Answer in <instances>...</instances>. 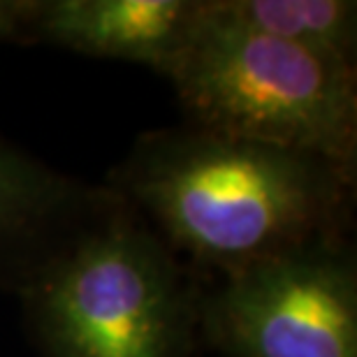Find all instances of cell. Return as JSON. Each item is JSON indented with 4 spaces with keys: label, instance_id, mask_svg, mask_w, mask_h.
I'll list each match as a JSON object with an SVG mask.
<instances>
[{
    "label": "cell",
    "instance_id": "cell-1",
    "mask_svg": "<svg viewBox=\"0 0 357 357\" xmlns=\"http://www.w3.org/2000/svg\"><path fill=\"white\" fill-rule=\"evenodd\" d=\"M105 185L202 278L353 237L355 167L185 121L139 135Z\"/></svg>",
    "mask_w": 357,
    "mask_h": 357
},
{
    "label": "cell",
    "instance_id": "cell-2",
    "mask_svg": "<svg viewBox=\"0 0 357 357\" xmlns=\"http://www.w3.org/2000/svg\"><path fill=\"white\" fill-rule=\"evenodd\" d=\"M202 285L126 206L17 299L42 357H199Z\"/></svg>",
    "mask_w": 357,
    "mask_h": 357
},
{
    "label": "cell",
    "instance_id": "cell-3",
    "mask_svg": "<svg viewBox=\"0 0 357 357\" xmlns=\"http://www.w3.org/2000/svg\"><path fill=\"white\" fill-rule=\"evenodd\" d=\"M165 79L185 123L357 169V66L232 24L199 0Z\"/></svg>",
    "mask_w": 357,
    "mask_h": 357
},
{
    "label": "cell",
    "instance_id": "cell-4",
    "mask_svg": "<svg viewBox=\"0 0 357 357\" xmlns=\"http://www.w3.org/2000/svg\"><path fill=\"white\" fill-rule=\"evenodd\" d=\"M202 346L223 357H357V253L327 239L202 278Z\"/></svg>",
    "mask_w": 357,
    "mask_h": 357
},
{
    "label": "cell",
    "instance_id": "cell-5",
    "mask_svg": "<svg viewBox=\"0 0 357 357\" xmlns=\"http://www.w3.org/2000/svg\"><path fill=\"white\" fill-rule=\"evenodd\" d=\"M126 206L105 183L61 172L0 139V292L19 297Z\"/></svg>",
    "mask_w": 357,
    "mask_h": 357
},
{
    "label": "cell",
    "instance_id": "cell-6",
    "mask_svg": "<svg viewBox=\"0 0 357 357\" xmlns=\"http://www.w3.org/2000/svg\"><path fill=\"white\" fill-rule=\"evenodd\" d=\"M197 12L199 0H31L26 45L137 63L165 77Z\"/></svg>",
    "mask_w": 357,
    "mask_h": 357
},
{
    "label": "cell",
    "instance_id": "cell-7",
    "mask_svg": "<svg viewBox=\"0 0 357 357\" xmlns=\"http://www.w3.org/2000/svg\"><path fill=\"white\" fill-rule=\"evenodd\" d=\"M211 7L232 24L357 66L353 0H211Z\"/></svg>",
    "mask_w": 357,
    "mask_h": 357
},
{
    "label": "cell",
    "instance_id": "cell-8",
    "mask_svg": "<svg viewBox=\"0 0 357 357\" xmlns=\"http://www.w3.org/2000/svg\"><path fill=\"white\" fill-rule=\"evenodd\" d=\"M31 0H0V42L26 45V19Z\"/></svg>",
    "mask_w": 357,
    "mask_h": 357
}]
</instances>
